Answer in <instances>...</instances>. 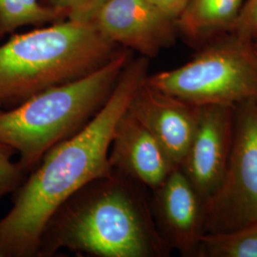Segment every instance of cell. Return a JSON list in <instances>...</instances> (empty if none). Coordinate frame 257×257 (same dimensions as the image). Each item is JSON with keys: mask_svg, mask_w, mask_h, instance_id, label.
I'll return each mask as SVG.
<instances>
[{"mask_svg": "<svg viewBox=\"0 0 257 257\" xmlns=\"http://www.w3.org/2000/svg\"><path fill=\"white\" fill-rule=\"evenodd\" d=\"M150 59L133 56L110 98L74 137L52 148L15 192L13 206L0 219V257H37L51 216L85 185L112 171L109 162L115 125L149 75Z\"/></svg>", "mask_w": 257, "mask_h": 257, "instance_id": "6da1fadb", "label": "cell"}, {"mask_svg": "<svg viewBox=\"0 0 257 257\" xmlns=\"http://www.w3.org/2000/svg\"><path fill=\"white\" fill-rule=\"evenodd\" d=\"M147 188L112 170L85 185L51 216L37 256L67 248L93 257H167Z\"/></svg>", "mask_w": 257, "mask_h": 257, "instance_id": "7a4b0ae2", "label": "cell"}, {"mask_svg": "<svg viewBox=\"0 0 257 257\" xmlns=\"http://www.w3.org/2000/svg\"><path fill=\"white\" fill-rule=\"evenodd\" d=\"M123 49L88 22L71 19L16 34L0 45V106L16 107L92 74Z\"/></svg>", "mask_w": 257, "mask_h": 257, "instance_id": "3957f363", "label": "cell"}, {"mask_svg": "<svg viewBox=\"0 0 257 257\" xmlns=\"http://www.w3.org/2000/svg\"><path fill=\"white\" fill-rule=\"evenodd\" d=\"M133 56L134 52L124 48L92 74L0 111V143L19 153V164L26 174L52 148L74 137L98 113Z\"/></svg>", "mask_w": 257, "mask_h": 257, "instance_id": "277c9868", "label": "cell"}, {"mask_svg": "<svg viewBox=\"0 0 257 257\" xmlns=\"http://www.w3.org/2000/svg\"><path fill=\"white\" fill-rule=\"evenodd\" d=\"M156 89L197 107L257 101L253 41L227 33L197 49L187 63L148 75Z\"/></svg>", "mask_w": 257, "mask_h": 257, "instance_id": "5b68a950", "label": "cell"}, {"mask_svg": "<svg viewBox=\"0 0 257 257\" xmlns=\"http://www.w3.org/2000/svg\"><path fill=\"white\" fill-rule=\"evenodd\" d=\"M257 222V101L235 106L233 143L219 187L206 201V234Z\"/></svg>", "mask_w": 257, "mask_h": 257, "instance_id": "8992f818", "label": "cell"}, {"mask_svg": "<svg viewBox=\"0 0 257 257\" xmlns=\"http://www.w3.org/2000/svg\"><path fill=\"white\" fill-rule=\"evenodd\" d=\"M86 22L110 42L149 59L178 37L175 19L148 0H103Z\"/></svg>", "mask_w": 257, "mask_h": 257, "instance_id": "52a82bcc", "label": "cell"}, {"mask_svg": "<svg viewBox=\"0 0 257 257\" xmlns=\"http://www.w3.org/2000/svg\"><path fill=\"white\" fill-rule=\"evenodd\" d=\"M153 216L161 237L185 257H196L206 235V200L178 167L152 191Z\"/></svg>", "mask_w": 257, "mask_h": 257, "instance_id": "ba28073f", "label": "cell"}, {"mask_svg": "<svg viewBox=\"0 0 257 257\" xmlns=\"http://www.w3.org/2000/svg\"><path fill=\"white\" fill-rule=\"evenodd\" d=\"M235 106L200 107L193 140L180 169L207 201L219 187L233 143Z\"/></svg>", "mask_w": 257, "mask_h": 257, "instance_id": "9c48e42d", "label": "cell"}, {"mask_svg": "<svg viewBox=\"0 0 257 257\" xmlns=\"http://www.w3.org/2000/svg\"><path fill=\"white\" fill-rule=\"evenodd\" d=\"M127 110L180 167L193 140L200 107L156 89L146 78L133 94Z\"/></svg>", "mask_w": 257, "mask_h": 257, "instance_id": "30bf717a", "label": "cell"}, {"mask_svg": "<svg viewBox=\"0 0 257 257\" xmlns=\"http://www.w3.org/2000/svg\"><path fill=\"white\" fill-rule=\"evenodd\" d=\"M109 162L112 170L151 191L178 168L158 140L128 110L115 125Z\"/></svg>", "mask_w": 257, "mask_h": 257, "instance_id": "8fae6325", "label": "cell"}, {"mask_svg": "<svg viewBox=\"0 0 257 257\" xmlns=\"http://www.w3.org/2000/svg\"><path fill=\"white\" fill-rule=\"evenodd\" d=\"M245 0H188L175 20L178 37L198 49L230 33Z\"/></svg>", "mask_w": 257, "mask_h": 257, "instance_id": "7c38bea8", "label": "cell"}, {"mask_svg": "<svg viewBox=\"0 0 257 257\" xmlns=\"http://www.w3.org/2000/svg\"><path fill=\"white\" fill-rule=\"evenodd\" d=\"M40 0H0V38L25 26L41 27L65 20Z\"/></svg>", "mask_w": 257, "mask_h": 257, "instance_id": "4fadbf2b", "label": "cell"}, {"mask_svg": "<svg viewBox=\"0 0 257 257\" xmlns=\"http://www.w3.org/2000/svg\"><path fill=\"white\" fill-rule=\"evenodd\" d=\"M196 257H257V222L232 232L206 234Z\"/></svg>", "mask_w": 257, "mask_h": 257, "instance_id": "5bb4252c", "label": "cell"}, {"mask_svg": "<svg viewBox=\"0 0 257 257\" xmlns=\"http://www.w3.org/2000/svg\"><path fill=\"white\" fill-rule=\"evenodd\" d=\"M14 149L0 143V199L10 193H15L26 175L19 161H13Z\"/></svg>", "mask_w": 257, "mask_h": 257, "instance_id": "9a60e30c", "label": "cell"}, {"mask_svg": "<svg viewBox=\"0 0 257 257\" xmlns=\"http://www.w3.org/2000/svg\"><path fill=\"white\" fill-rule=\"evenodd\" d=\"M43 5L71 20L86 22L103 0H40Z\"/></svg>", "mask_w": 257, "mask_h": 257, "instance_id": "2e32d148", "label": "cell"}, {"mask_svg": "<svg viewBox=\"0 0 257 257\" xmlns=\"http://www.w3.org/2000/svg\"><path fill=\"white\" fill-rule=\"evenodd\" d=\"M230 34L253 41L257 38V0H245Z\"/></svg>", "mask_w": 257, "mask_h": 257, "instance_id": "e0dca14e", "label": "cell"}, {"mask_svg": "<svg viewBox=\"0 0 257 257\" xmlns=\"http://www.w3.org/2000/svg\"><path fill=\"white\" fill-rule=\"evenodd\" d=\"M156 8L162 11L168 17L171 19H175L178 18V16L183 11L184 7L186 6L188 0H148Z\"/></svg>", "mask_w": 257, "mask_h": 257, "instance_id": "ac0fdd59", "label": "cell"}, {"mask_svg": "<svg viewBox=\"0 0 257 257\" xmlns=\"http://www.w3.org/2000/svg\"><path fill=\"white\" fill-rule=\"evenodd\" d=\"M253 45H254V47H255V49H256L257 51V38H255V39L253 40Z\"/></svg>", "mask_w": 257, "mask_h": 257, "instance_id": "d6986e66", "label": "cell"}, {"mask_svg": "<svg viewBox=\"0 0 257 257\" xmlns=\"http://www.w3.org/2000/svg\"><path fill=\"white\" fill-rule=\"evenodd\" d=\"M3 110V109H2V107H1V106H0V111H1V110Z\"/></svg>", "mask_w": 257, "mask_h": 257, "instance_id": "ffe728a7", "label": "cell"}]
</instances>
